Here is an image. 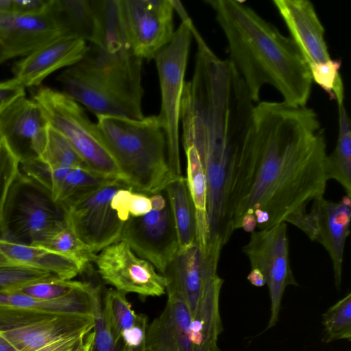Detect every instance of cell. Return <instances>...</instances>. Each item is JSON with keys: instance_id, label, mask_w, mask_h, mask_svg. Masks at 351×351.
Here are the masks:
<instances>
[{"instance_id": "cell-1", "label": "cell", "mask_w": 351, "mask_h": 351, "mask_svg": "<svg viewBox=\"0 0 351 351\" xmlns=\"http://www.w3.org/2000/svg\"><path fill=\"white\" fill-rule=\"evenodd\" d=\"M327 156L314 110L259 102L234 157L228 198L232 230L241 228L245 215H254L259 230H265L306 212L324 196Z\"/></svg>"}, {"instance_id": "cell-2", "label": "cell", "mask_w": 351, "mask_h": 351, "mask_svg": "<svg viewBox=\"0 0 351 351\" xmlns=\"http://www.w3.org/2000/svg\"><path fill=\"white\" fill-rule=\"evenodd\" d=\"M228 42L229 60L246 84L254 103L270 84L293 106H306L313 80L308 64L291 37L237 0H206Z\"/></svg>"}, {"instance_id": "cell-3", "label": "cell", "mask_w": 351, "mask_h": 351, "mask_svg": "<svg viewBox=\"0 0 351 351\" xmlns=\"http://www.w3.org/2000/svg\"><path fill=\"white\" fill-rule=\"evenodd\" d=\"M97 118L100 138L118 165L123 182L133 191L149 196L179 178L169 167L165 134L158 115L140 120Z\"/></svg>"}, {"instance_id": "cell-4", "label": "cell", "mask_w": 351, "mask_h": 351, "mask_svg": "<svg viewBox=\"0 0 351 351\" xmlns=\"http://www.w3.org/2000/svg\"><path fill=\"white\" fill-rule=\"evenodd\" d=\"M67 226V210L47 189L19 171L3 208L0 239L39 246Z\"/></svg>"}, {"instance_id": "cell-5", "label": "cell", "mask_w": 351, "mask_h": 351, "mask_svg": "<svg viewBox=\"0 0 351 351\" xmlns=\"http://www.w3.org/2000/svg\"><path fill=\"white\" fill-rule=\"evenodd\" d=\"M94 328L92 314H43L0 306V333L17 351H73Z\"/></svg>"}, {"instance_id": "cell-6", "label": "cell", "mask_w": 351, "mask_h": 351, "mask_svg": "<svg viewBox=\"0 0 351 351\" xmlns=\"http://www.w3.org/2000/svg\"><path fill=\"white\" fill-rule=\"evenodd\" d=\"M32 93L49 126L71 145L92 171L123 182L121 171L102 143L97 124L77 102L45 86H39Z\"/></svg>"}, {"instance_id": "cell-7", "label": "cell", "mask_w": 351, "mask_h": 351, "mask_svg": "<svg viewBox=\"0 0 351 351\" xmlns=\"http://www.w3.org/2000/svg\"><path fill=\"white\" fill-rule=\"evenodd\" d=\"M193 26L191 19L182 21L171 41L154 58L161 94L158 117L165 134L169 165L176 177L182 176L179 148L180 113Z\"/></svg>"}, {"instance_id": "cell-8", "label": "cell", "mask_w": 351, "mask_h": 351, "mask_svg": "<svg viewBox=\"0 0 351 351\" xmlns=\"http://www.w3.org/2000/svg\"><path fill=\"white\" fill-rule=\"evenodd\" d=\"M151 210L124 223L119 241L163 274L178 251V240L165 189L149 195Z\"/></svg>"}, {"instance_id": "cell-9", "label": "cell", "mask_w": 351, "mask_h": 351, "mask_svg": "<svg viewBox=\"0 0 351 351\" xmlns=\"http://www.w3.org/2000/svg\"><path fill=\"white\" fill-rule=\"evenodd\" d=\"M287 223L272 228L253 231L242 251L251 267L258 269L268 287L271 310L267 329L275 326L278 320L282 298L289 285L298 286L293 274L289 254Z\"/></svg>"}, {"instance_id": "cell-10", "label": "cell", "mask_w": 351, "mask_h": 351, "mask_svg": "<svg viewBox=\"0 0 351 351\" xmlns=\"http://www.w3.org/2000/svg\"><path fill=\"white\" fill-rule=\"evenodd\" d=\"M119 3L133 51L142 60L154 59L175 34L171 0H119Z\"/></svg>"}, {"instance_id": "cell-11", "label": "cell", "mask_w": 351, "mask_h": 351, "mask_svg": "<svg viewBox=\"0 0 351 351\" xmlns=\"http://www.w3.org/2000/svg\"><path fill=\"white\" fill-rule=\"evenodd\" d=\"M350 197L345 195L338 202L324 199L312 201L308 211L289 219L311 241L319 242L327 251L332 261L335 284L341 289L345 243L350 232Z\"/></svg>"}, {"instance_id": "cell-12", "label": "cell", "mask_w": 351, "mask_h": 351, "mask_svg": "<svg viewBox=\"0 0 351 351\" xmlns=\"http://www.w3.org/2000/svg\"><path fill=\"white\" fill-rule=\"evenodd\" d=\"M125 186L122 181L115 180L86 195L67 210L68 225L94 254L119 241L124 222L112 209L111 199Z\"/></svg>"}, {"instance_id": "cell-13", "label": "cell", "mask_w": 351, "mask_h": 351, "mask_svg": "<svg viewBox=\"0 0 351 351\" xmlns=\"http://www.w3.org/2000/svg\"><path fill=\"white\" fill-rule=\"evenodd\" d=\"M94 263L102 280L117 291L142 296H160L166 292L163 276L124 241L104 248L96 255Z\"/></svg>"}, {"instance_id": "cell-14", "label": "cell", "mask_w": 351, "mask_h": 351, "mask_svg": "<svg viewBox=\"0 0 351 351\" xmlns=\"http://www.w3.org/2000/svg\"><path fill=\"white\" fill-rule=\"evenodd\" d=\"M49 128L41 108L25 96L16 99L0 114V138L21 165L40 159Z\"/></svg>"}, {"instance_id": "cell-15", "label": "cell", "mask_w": 351, "mask_h": 351, "mask_svg": "<svg viewBox=\"0 0 351 351\" xmlns=\"http://www.w3.org/2000/svg\"><path fill=\"white\" fill-rule=\"evenodd\" d=\"M221 252L203 250L195 242L178 252L162 274L167 293H178L191 315L197 308L210 281L217 275Z\"/></svg>"}, {"instance_id": "cell-16", "label": "cell", "mask_w": 351, "mask_h": 351, "mask_svg": "<svg viewBox=\"0 0 351 351\" xmlns=\"http://www.w3.org/2000/svg\"><path fill=\"white\" fill-rule=\"evenodd\" d=\"M62 37L66 36L49 8L38 15L0 13V64Z\"/></svg>"}, {"instance_id": "cell-17", "label": "cell", "mask_w": 351, "mask_h": 351, "mask_svg": "<svg viewBox=\"0 0 351 351\" xmlns=\"http://www.w3.org/2000/svg\"><path fill=\"white\" fill-rule=\"evenodd\" d=\"M25 174L51 193L66 210L86 195L115 180L90 170L80 168H51L38 159L21 165Z\"/></svg>"}, {"instance_id": "cell-18", "label": "cell", "mask_w": 351, "mask_h": 351, "mask_svg": "<svg viewBox=\"0 0 351 351\" xmlns=\"http://www.w3.org/2000/svg\"><path fill=\"white\" fill-rule=\"evenodd\" d=\"M87 49L84 40L68 37L58 38L16 62L12 68L14 78L25 88L38 87L53 72L80 61Z\"/></svg>"}, {"instance_id": "cell-19", "label": "cell", "mask_w": 351, "mask_h": 351, "mask_svg": "<svg viewBox=\"0 0 351 351\" xmlns=\"http://www.w3.org/2000/svg\"><path fill=\"white\" fill-rule=\"evenodd\" d=\"M273 3L308 64L331 59L324 27L310 1L274 0Z\"/></svg>"}, {"instance_id": "cell-20", "label": "cell", "mask_w": 351, "mask_h": 351, "mask_svg": "<svg viewBox=\"0 0 351 351\" xmlns=\"http://www.w3.org/2000/svg\"><path fill=\"white\" fill-rule=\"evenodd\" d=\"M167 296L162 312L147 326L143 351H194L191 312L178 293Z\"/></svg>"}, {"instance_id": "cell-21", "label": "cell", "mask_w": 351, "mask_h": 351, "mask_svg": "<svg viewBox=\"0 0 351 351\" xmlns=\"http://www.w3.org/2000/svg\"><path fill=\"white\" fill-rule=\"evenodd\" d=\"M56 300L38 299L21 293L0 291V306L43 314H92L90 284Z\"/></svg>"}, {"instance_id": "cell-22", "label": "cell", "mask_w": 351, "mask_h": 351, "mask_svg": "<svg viewBox=\"0 0 351 351\" xmlns=\"http://www.w3.org/2000/svg\"><path fill=\"white\" fill-rule=\"evenodd\" d=\"M333 93L338 106L339 134L334 151L327 156V179L335 180L351 195V129L350 121L344 106V86L339 74L335 81Z\"/></svg>"}, {"instance_id": "cell-23", "label": "cell", "mask_w": 351, "mask_h": 351, "mask_svg": "<svg viewBox=\"0 0 351 351\" xmlns=\"http://www.w3.org/2000/svg\"><path fill=\"white\" fill-rule=\"evenodd\" d=\"M0 252L15 262L51 273L62 280H71L82 271L75 260L46 248L24 245L0 239Z\"/></svg>"}, {"instance_id": "cell-24", "label": "cell", "mask_w": 351, "mask_h": 351, "mask_svg": "<svg viewBox=\"0 0 351 351\" xmlns=\"http://www.w3.org/2000/svg\"><path fill=\"white\" fill-rule=\"evenodd\" d=\"M49 10L66 37L94 40L97 23L91 0H52Z\"/></svg>"}, {"instance_id": "cell-25", "label": "cell", "mask_w": 351, "mask_h": 351, "mask_svg": "<svg viewBox=\"0 0 351 351\" xmlns=\"http://www.w3.org/2000/svg\"><path fill=\"white\" fill-rule=\"evenodd\" d=\"M176 230L179 249L196 242V218L194 205L183 176L170 182L165 188Z\"/></svg>"}, {"instance_id": "cell-26", "label": "cell", "mask_w": 351, "mask_h": 351, "mask_svg": "<svg viewBox=\"0 0 351 351\" xmlns=\"http://www.w3.org/2000/svg\"><path fill=\"white\" fill-rule=\"evenodd\" d=\"M103 312L108 327L115 339H121L125 332L133 328L146 315L136 313L125 297V293L115 289L106 290L103 297Z\"/></svg>"}, {"instance_id": "cell-27", "label": "cell", "mask_w": 351, "mask_h": 351, "mask_svg": "<svg viewBox=\"0 0 351 351\" xmlns=\"http://www.w3.org/2000/svg\"><path fill=\"white\" fill-rule=\"evenodd\" d=\"M87 276L94 317L95 336L90 351H135L128 347L121 339H115L112 335L104 315L101 285L91 278L90 275Z\"/></svg>"}, {"instance_id": "cell-28", "label": "cell", "mask_w": 351, "mask_h": 351, "mask_svg": "<svg viewBox=\"0 0 351 351\" xmlns=\"http://www.w3.org/2000/svg\"><path fill=\"white\" fill-rule=\"evenodd\" d=\"M56 278H60L48 271L12 261L0 252V291H12L29 284Z\"/></svg>"}, {"instance_id": "cell-29", "label": "cell", "mask_w": 351, "mask_h": 351, "mask_svg": "<svg viewBox=\"0 0 351 351\" xmlns=\"http://www.w3.org/2000/svg\"><path fill=\"white\" fill-rule=\"evenodd\" d=\"M40 159L51 168H80L90 170L71 145L50 126L47 144Z\"/></svg>"}, {"instance_id": "cell-30", "label": "cell", "mask_w": 351, "mask_h": 351, "mask_svg": "<svg viewBox=\"0 0 351 351\" xmlns=\"http://www.w3.org/2000/svg\"><path fill=\"white\" fill-rule=\"evenodd\" d=\"M39 247L75 260L81 265L82 271L94 263L96 257V254L77 237L69 225L56 232Z\"/></svg>"}, {"instance_id": "cell-31", "label": "cell", "mask_w": 351, "mask_h": 351, "mask_svg": "<svg viewBox=\"0 0 351 351\" xmlns=\"http://www.w3.org/2000/svg\"><path fill=\"white\" fill-rule=\"evenodd\" d=\"M322 341L330 343L339 339L351 340V293H349L322 315Z\"/></svg>"}, {"instance_id": "cell-32", "label": "cell", "mask_w": 351, "mask_h": 351, "mask_svg": "<svg viewBox=\"0 0 351 351\" xmlns=\"http://www.w3.org/2000/svg\"><path fill=\"white\" fill-rule=\"evenodd\" d=\"M86 284V281L56 278L29 284L8 291L21 293L38 299L56 300L63 298L76 289L84 287Z\"/></svg>"}, {"instance_id": "cell-33", "label": "cell", "mask_w": 351, "mask_h": 351, "mask_svg": "<svg viewBox=\"0 0 351 351\" xmlns=\"http://www.w3.org/2000/svg\"><path fill=\"white\" fill-rule=\"evenodd\" d=\"M19 162L0 138V221L10 188L19 170Z\"/></svg>"}, {"instance_id": "cell-34", "label": "cell", "mask_w": 351, "mask_h": 351, "mask_svg": "<svg viewBox=\"0 0 351 351\" xmlns=\"http://www.w3.org/2000/svg\"><path fill=\"white\" fill-rule=\"evenodd\" d=\"M341 66V60L332 59L308 64L313 82L318 84L331 99H335L333 88Z\"/></svg>"}, {"instance_id": "cell-35", "label": "cell", "mask_w": 351, "mask_h": 351, "mask_svg": "<svg viewBox=\"0 0 351 351\" xmlns=\"http://www.w3.org/2000/svg\"><path fill=\"white\" fill-rule=\"evenodd\" d=\"M23 96H25V88L15 78L0 82V114Z\"/></svg>"}, {"instance_id": "cell-36", "label": "cell", "mask_w": 351, "mask_h": 351, "mask_svg": "<svg viewBox=\"0 0 351 351\" xmlns=\"http://www.w3.org/2000/svg\"><path fill=\"white\" fill-rule=\"evenodd\" d=\"M51 0H14L12 13L38 15L47 12Z\"/></svg>"}, {"instance_id": "cell-37", "label": "cell", "mask_w": 351, "mask_h": 351, "mask_svg": "<svg viewBox=\"0 0 351 351\" xmlns=\"http://www.w3.org/2000/svg\"><path fill=\"white\" fill-rule=\"evenodd\" d=\"M152 209V202L149 196L132 191L128 202L130 217H141L148 213Z\"/></svg>"}, {"instance_id": "cell-38", "label": "cell", "mask_w": 351, "mask_h": 351, "mask_svg": "<svg viewBox=\"0 0 351 351\" xmlns=\"http://www.w3.org/2000/svg\"><path fill=\"white\" fill-rule=\"evenodd\" d=\"M247 280L254 286L261 287L266 285L265 277L257 268H252L247 276Z\"/></svg>"}, {"instance_id": "cell-39", "label": "cell", "mask_w": 351, "mask_h": 351, "mask_svg": "<svg viewBox=\"0 0 351 351\" xmlns=\"http://www.w3.org/2000/svg\"><path fill=\"white\" fill-rule=\"evenodd\" d=\"M14 0H0V13H12Z\"/></svg>"}, {"instance_id": "cell-40", "label": "cell", "mask_w": 351, "mask_h": 351, "mask_svg": "<svg viewBox=\"0 0 351 351\" xmlns=\"http://www.w3.org/2000/svg\"><path fill=\"white\" fill-rule=\"evenodd\" d=\"M0 351H17L15 348L1 333Z\"/></svg>"}]
</instances>
